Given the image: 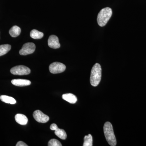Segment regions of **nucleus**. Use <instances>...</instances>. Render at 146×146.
I'll list each match as a JSON object with an SVG mask.
<instances>
[{"instance_id":"nucleus-11","label":"nucleus","mask_w":146,"mask_h":146,"mask_svg":"<svg viewBox=\"0 0 146 146\" xmlns=\"http://www.w3.org/2000/svg\"><path fill=\"white\" fill-rule=\"evenodd\" d=\"M15 119L16 122L21 125H26L28 121L26 116L23 114H17L15 116Z\"/></svg>"},{"instance_id":"nucleus-4","label":"nucleus","mask_w":146,"mask_h":146,"mask_svg":"<svg viewBox=\"0 0 146 146\" xmlns=\"http://www.w3.org/2000/svg\"><path fill=\"white\" fill-rule=\"evenodd\" d=\"M10 72L12 74L15 75H27L30 74L31 70L24 65H18L11 68Z\"/></svg>"},{"instance_id":"nucleus-6","label":"nucleus","mask_w":146,"mask_h":146,"mask_svg":"<svg viewBox=\"0 0 146 146\" xmlns=\"http://www.w3.org/2000/svg\"><path fill=\"white\" fill-rule=\"evenodd\" d=\"M65 65L59 62H54L51 63L49 66L50 72L53 74L63 72L65 71Z\"/></svg>"},{"instance_id":"nucleus-17","label":"nucleus","mask_w":146,"mask_h":146,"mask_svg":"<svg viewBox=\"0 0 146 146\" xmlns=\"http://www.w3.org/2000/svg\"><path fill=\"white\" fill-rule=\"evenodd\" d=\"M84 142L83 146H93V138L91 134H89L84 137Z\"/></svg>"},{"instance_id":"nucleus-8","label":"nucleus","mask_w":146,"mask_h":146,"mask_svg":"<svg viewBox=\"0 0 146 146\" xmlns=\"http://www.w3.org/2000/svg\"><path fill=\"white\" fill-rule=\"evenodd\" d=\"M50 129L51 130L55 131L54 133L55 135L60 139L65 140L67 138V134L65 131L64 129L58 128L56 124L53 123L51 125Z\"/></svg>"},{"instance_id":"nucleus-13","label":"nucleus","mask_w":146,"mask_h":146,"mask_svg":"<svg viewBox=\"0 0 146 146\" xmlns=\"http://www.w3.org/2000/svg\"><path fill=\"white\" fill-rule=\"evenodd\" d=\"M21 33V29L17 26H14L9 30V33L11 36L13 37H16L19 36Z\"/></svg>"},{"instance_id":"nucleus-2","label":"nucleus","mask_w":146,"mask_h":146,"mask_svg":"<svg viewBox=\"0 0 146 146\" xmlns=\"http://www.w3.org/2000/svg\"><path fill=\"white\" fill-rule=\"evenodd\" d=\"M102 68L99 63H96L91 71L90 83L94 86H98L101 80Z\"/></svg>"},{"instance_id":"nucleus-19","label":"nucleus","mask_w":146,"mask_h":146,"mask_svg":"<svg viewBox=\"0 0 146 146\" xmlns=\"http://www.w3.org/2000/svg\"><path fill=\"white\" fill-rule=\"evenodd\" d=\"M16 146H27L26 144L23 141H19L16 145Z\"/></svg>"},{"instance_id":"nucleus-7","label":"nucleus","mask_w":146,"mask_h":146,"mask_svg":"<svg viewBox=\"0 0 146 146\" xmlns=\"http://www.w3.org/2000/svg\"><path fill=\"white\" fill-rule=\"evenodd\" d=\"M33 116L35 119L39 123H46L49 120V117L48 115H45L39 110L34 111Z\"/></svg>"},{"instance_id":"nucleus-9","label":"nucleus","mask_w":146,"mask_h":146,"mask_svg":"<svg viewBox=\"0 0 146 146\" xmlns=\"http://www.w3.org/2000/svg\"><path fill=\"white\" fill-rule=\"evenodd\" d=\"M48 45L50 48L57 49L60 47L58 37L55 35H50L48 39Z\"/></svg>"},{"instance_id":"nucleus-15","label":"nucleus","mask_w":146,"mask_h":146,"mask_svg":"<svg viewBox=\"0 0 146 146\" xmlns=\"http://www.w3.org/2000/svg\"><path fill=\"white\" fill-rule=\"evenodd\" d=\"M30 36L34 39H40L44 36V33L36 29H33L31 32Z\"/></svg>"},{"instance_id":"nucleus-5","label":"nucleus","mask_w":146,"mask_h":146,"mask_svg":"<svg viewBox=\"0 0 146 146\" xmlns=\"http://www.w3.org/2000/svg\"><path fill=\"white\" fill-rule=\"evenodd\" d=\"M35 48L36 47L34 43L28 42L23 45L19 53L21 55H27L33 53L35 51Z\"/></svg>"},{"instance_id":"nucleus-1","label":"nucleus","mask_w":146,"mask_h":146,"mask_svg":"<svg viewBox=\"0 0 146 146\" xmlns=\"http://www.w3.org/2000/svg\"><path fill=\"white\" fill-rule=\"evenodd\" d=\"M105 136L108 143L110 146H115L117 145V140L114 134L113 127L109 122H106L104 126Z\"/></svg>"},{"instance_id":"nucleus-14","label":"nucleus","mask_w":146,"mask_h":146,"mask_svg":"<svg viewBox=\"0 0 146 146\" xmlns=\"http://www.w3.org/2000/svg\"><path fill=\"white\" fill-rule=\"evenodd\" d=\"M0 100L6 103L10 104H14L16 103V100L14 99L13 98L8 96H5V95L1 96H0Z\"/></svg>"},{"instance_id":"nucleus-10","label":"nucleus","mask_w":146,"mask_h":146,"mask_svg":"<svg viewBox=\"0 0 146 146\" xmlns=\"http://www.w3.org/2000/svg\"><path fill=\"white\" fill-rule=\"evenodd\" d=\"M11 83L13 85L18 86H29L31 84V82L28 80L13 79L11 80Z\"/></svg>"},{"instance_id":"nucleus-3","label":"nucleus","mask_w":146,"mask_h":146,"mask_svg":"<svg viewBox=\"0 0 146 146\" xmlns=\"http://www.w3.org/2000/svg\"><path fill=\"white\" fill-rule=\"evenodd\" d=\"M112 10L110 7H106L101 10L97 17V22L100 26L103 27L107 23L112 15Z\"/></svg>"},{"instance_id":"nucleus-16","label":"nucleus","mask_w":146,"mask_h":146,"mask_svg":"<svg viewBox=\"0 0 146 146\" xmlns=\"http://www.w3.org/2000/svg\"><path fill=\"white\" fill-rule=\"evenodd\" d=\"M11 49V46L9 44L0 45V56L6 54Z\"/></svg>"},{"instance_id":"nucleus-18","label":"nucleus","mask_w":146,"mask_h":146,"mask_svg":"<svg viewBox=\"0 0 146 146\" xmlns=\"http://www.w3.org/2000/svg\"><path fill=\"white\" fill-rule=\"evenodd\" d=\"M48 146H62L61 143L58 140L55 139H52L49 141Z\"/></svg>"},{"instance_id":"nucleus-12","label":"nucleus","mask_w":146,"mask_h":146,"mask_svg":"<svg viewBox=\"0 0 146 146\" xmlns=\"http://www.w3.org/2000/svg\"><path fill=\"white\" fill-rule=\"evenodd\" d=\"M62 98L71 104L76 103L77 101L76 97L72 94H63L62 96Z\"/></svg>"}]
</instances>
